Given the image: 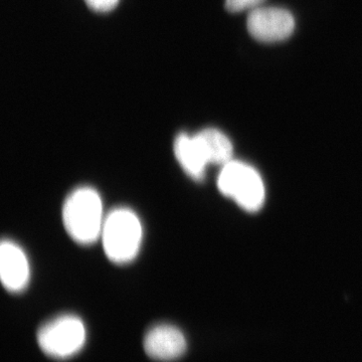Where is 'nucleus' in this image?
<instances>
[{
	"mask_svg": "<svg viewBox=\"0 0 362 362\" xmlns=\"http://www.w3.org/2000/svg\"><path fill=\"white\" fill-rule=\"evenodd\" d=\"M86 328L77 316L62 315L40 328L37 342L47 356L64 359L75 356L84 346Z\"/></svg>",
	"mask_w": 362,
	"mask_h": 362,
	"instance_id": "nucleus-4",
	"label": "nucleus"
},
{
	"mask_svg": "<svg viewBox=\"0 0 362 362\" xmlns=\"http://www.w3.org/2000/svg\"><path fill=\"white\" fill-rule=\"evenodd\" d=\"M105 218L101 197L94 188H77L64 204V226L78 244L90 245L101 238Z\"/></svg>",
	"mask_w": 362,
	"mask_h": 362,
	"instance_id": "nucleus-1",
	"label": "nucleus"
},
{
	"mask_svg": "<svg viewBox=\"0 0 362 362\" xmlns=\"http://www.w3.org/2000/svg\"><path fill=\"white\" fill-rule=\"evenodd\" d=\"M264 0H226V8L230 13H237L247 9L256 8Z\"/></svg>",
	"mask_w": 362,
	"mask_h": 362,
	"instance_id": "nucleus-10",
	"label": "nucleus"
},
{
	"mask_svg": "<svg viewBox=\"0 0 362 362\" xmlns=\"http://www.w3.org/2000/svg\"><path fill=\"white\" fill-rule=\"evenodd\" d=\"M173 150L178 163L187 175L197 180L204 177L209 163L194 135H188L187 133L178 134Z\"/></svg>",
	"mask_w": 362,
	"mask_h": 362,
	"instance_id": "nucleus-8",
	"label": "nucleus"
},
{
	"mask_svg": "<svg viewBox=\"0 0 362 362\" xmlns=\"http://www.w3.org/2000/svg\"><path fill=\"white\" fill-rule=\"evenodd\" d=\"M194 137L206 156L207 163L223 166L233 160L232 142L220 130L206 128L194 134Z\"/></svg>",
	"mask_w": 362,
	"mask_h": 362,
	"instance_id": "nucleus-9",
	"label": "nucleus"
},
{
	"mask_svg": "<svg viewBox=\"0 0 362 362\" xmlns=\"http://www.w3.org/2000/svg\"><path fill=\"white\" fill-rule=\"evenodd\" d=\"M218 187L243 209L258 211L265 201V187L259 173L243 162L232 160L221 168Z\"/></svg>",
	"mask_w": 362,
	"mask_h": 362,
	"instance_id": "nucleus-3",
	"label": "nucleus"
},
{
	"mask_svg": "<svg viewBox=\"0 0 362 362\" xmlns=\"http://www.w3.org/2000/svg\"><path fill=\"white\" fill-rule=\"evenodd\" d=\"M86 4L94 11L106 13L117 6L119 0H85Z\"/></svg>",
	"mask_w": 362,
	"mask_h": 362,
	"instance_id": "nucleus-11",
	"label": "nucleus"
},
{
	"mask_svg": "<svg viewBox=\"0 0 362 362\" xmlns=\"http://www.w3.org/2000/svg\"><path fill=\"white\" fill-rule=\"evenodd\" d=\"M247 28L250 35L258 42H282L294 32L295 20L286 9L256 7L247 16Z\"/></svg>",
	"mask_w": 362,
	"mask_h": 362,
	"instance_id": "nucleus-5",
	"label": "nucleus"
},
{
	"mask_svg": "<svg viewBox=\"0 0 362 362\" xmlns=\"http://www.w3.org/2000/svg\"><path fill=\"white\" fill-rule=\"evenodd\" d=\"M144 349L156 361H175L185 354L187 341L180 329L163 324L148 331L144 339Z\"/></svg>",
	"mask_w": 362,
	"mask_h": 362,
	"instance_id": "nucleus-7",
	"label": "nucleus"
},
{
	"mask_svg": "<svg viewBox=\"0 0 362 362\" xmlns=\"http://www.w3.org/2000/svg\"><path fill=\"white\" fill-rule=\"evenodd\" d=\"M142 235V225L134 211L114 209L107 214L102 228L105 254L113 263H130L139 252Z\"/></svg>",
	"mask_w": 362,
	"mask_h": 362,
	"instance_id": "nucleus-2",
	"label": "nucleus"
},
{
	"mask_svg": "<svg viewBox=\"0 0 362 362\" xmlns=\"http://www.w3.org/2000/svg\"><path fill=\"white\" fill-rule=\"evenodd\" d=\"M30 269L25 252L11 240H2L0 247V278L7 291L18 293L30 281Z\"/></svg>",
	"mask_w": 362,
	"mask_h": 362,
	"instance_id": "nucleus-6",
	"label": "nucleus"
}]
</instances>
